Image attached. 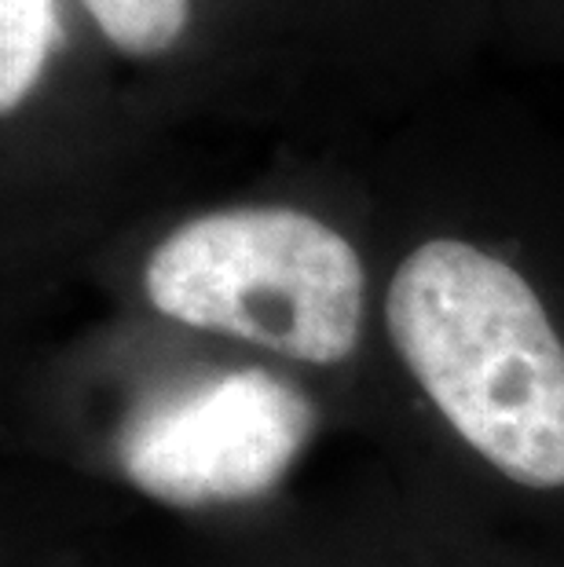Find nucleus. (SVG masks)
Returning a JSON list of instances; mask_svg holds the SVG:
<instances>
[{"label": "nucleus", "instance_id": "nucleus-1", "mask_svg": "<svg viewBox=\"0 0 564 567\" xmlns=\"http://www.w3.org/2000/svg\"><path fill=\"white\" fill-rule=\"evenodd\" d=\"M386 330L476 457L517 487H564V341L513 264L462 238H429L392 271Z\"/></svg>", "mask_w": 564, "mask_h": 567}, {"label": "nucleus", "instance_id": "nucleus-3", "mask_svg": "<svg viewBox=\"0 0 564 567\" xmlns=\"http://www.w3.org/2000/svg\"><path fill=\"white\" fill-rule=\"evenodd\" d=\"M311 432V406L271 370H227L158 395L117 443L125 476L176 505L243 502L279 484Z\"/></svg>", "mask_w": 564, "mask_h": 567}, {"label": "nucleus", "instance_id": "nucleus-5", "mask_svg": "<svg viewBox=\"0 0 564 567\" xmlns=\"http://www.w3.org/2000/svg\"><path fill=\"white\" fill-rule=\"evenodd\" d=\"M92 19L125 55H162L184 38L187 0H85Z\"/></svg>", "mask_w": 564, "mask_h": 567}, {"label": "nucleus", "instance_id": "nucleus-2", "mask_svg": "<svg viewBox=\"0 0 564 567\" xmlns=\"http://www.w3.org/2000/svg\"><path fill=\"white\" fill-rule=\"evenodd\" d=\"M158 316L308 367H338L363 341L367 275L330 224L286 205L195 216L143 268Z\"/></svg>", "mask_w": 564, "mask_h": 567}, {"label": "nucleus", "instance_id": "nucleus-4", "mask_svg": "<svg viewBox=\"0 0 564 567\" xmlns=\"http://www.w3.org/2000/svg\"><path fill=\"white\" fill-rule=\"evenodd\" d=\"M59 38L52 0H0V111L16 114L38 89Z\"/></svg>", "mask_w": 564, "mask_h": 567}]
</instances>
